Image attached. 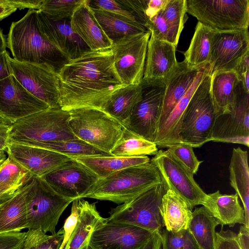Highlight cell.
Segmentation results:
<instances>
[{
  "instance_id": "cell-1",
  "label": "cell",
  "mask_w": 249,
  "mask_h": 249,
  "mask_svg": "<svg viewBox=\"0 0 249 249\" xmlns=\"http://www.w3.org/2000/svg\"><path fill=\"white\" fill-rule=\"evenodd\" d=\"M62 109L91 108L103 111L111 95L126 85L114 66L110 47L89 50L70 60L57 73Z\"/></svg>"
},
{
  "instance_id": "cell-2",
  "label": "cell",
  "mask_w": 249,
  "mask_h": 249,
  "mask_svg": "<svg viewBox=\"0 0 249 249\" xmlns=\"http://www.w3.org/2000/svg\"><path fill=\"white\" fill-rule=\"evenodd\" d=\"M6 44L16 61L46 64L57 73L69 61L42 35L36 10L29 9L22 18L11 23Z\"/></svg>"
},
{
  "instance_id": "cell-3",
  "label": "cell",
  "mask_w": 249,
  "mask_h": 249,
  "mask_svg": "<svg viewBox=\"0 0 249 249\" xmlns=\"http://www.w3.org/2000/svg\"><path fill=\"white\" fill-rule=\"evenodd\" d=\"M161 183L158 169L150 161L125 168L99 179L84 197L121 204L137 198Z\"/></svg>"
},
{
  "instance_id": "cell-4",
  "label": "cell",
  "mask_w": 249,
  "mask_h": 249,
  "mask_svg": "<svg viewBox=\"0 0 249 249\" xmlns=\"http://www.w3.org/2000/svg\"><path fill=\"white\" fill-rule=\"evenodd\" d=\"M70 119L69 112L61 108H49L30 115L11 125L10 143L32 146L76 139L69 126Z\"/></svg>"
},
{
  "instance_id": "cell-5",
  "label": "cell",
  "mask_w": 249,
  "mask_h": 249,
  "mask_svg": "<svg viewBox=\"0 0 249 249\" xmlns=\"http://www.w3.org/2000/svg\"><path fill=\"white\" fill-rule=\"evenodd\" d=\"M211 81L209 73L184 111L179 132L180 143L197 148L211 141L217 115L211 94Z\"/></svg>"
},
{
  "instance_id": "cell-6",
  "label": "cell",
  "mask_w": 249,
  "mask_h": 249,
  "mask_svg": "<svg viewBox=\"0 0 249 249\" xmlns=\"http://www.w3.org/2000/svg\"><path fill=\"white\" fill-rule=\"evenodd\" d=\"M22 191L27 211L26 229L56 233L59 218L73 200L58 195L38 177L33 176Z\"/></svg>"
},
{
  "instance_id": "cell-7",
  "label": "cell",
  "mask_w": 249,
  "mask_h": 249,
  "mask_svg": "<svg viewBox=\"0 0 249 249\" xmlns=\"http://www.w3.org/2000/svg\"><path fill=\"white\" fill-rule=\"evenodd\" d=\"M68 111L70 114L69 124L75 136L110 153L120 139L124 126L100 109L80 108Z\"/></svg>"
},
{
  "instance_id": "cell-8",
  "label": "cell",
  "mask_w": 249,
  "mask_h": 249,
  "mask_svg": "<svg viewBox=\"0 0 249 249\" xmlns=\"http://www.w3.org/2000/svg\"><path fill=\"white\" fill-rule=\"evenodd\" d=\"M187 12L215 31L248 29L249 0H186Z\"/></svg>"
},
{
  "instance_id": "cell-9",
  "label": "cell",
  "mask_w": 249,
  "mask_h": 249,
  "mask_svg": "<svg viewBox=\"0 0 249 249\" xmlns=\"http://www.w3.org/2000/svg\"><path fill=\"white\" fill-rule=\"evenodd\" d=\"M166 189L161 183L137 198L111 209L107 223L131 225L152 233L163 228L160 212L161 198Z\"/></svg>"
},
{
  "instance_id": "cell-10",
  "label": "cell",
  "mask_w": 249,
  "mask_h": 249,
  "mask_svg": "<svg viewBox=\"0 0 249 249\" xmlns=\"http://www.w3.org/2000/svg\"><path fill=\"white\" fill-rule=\"evenodd\" d=\"M158 169L166 190L178 195L192 210L205 202L207 194L200 187L193 175L167 150H158L150 160Z\"/></svg>"
},
{
  "instance_id": "cell-11",
  "label": "cell",
  "mask_w": 249,
  "mask_h": 249,
  "mask_svg": "<svg viewBox=\"0 0 249 249\" xmlns=\"http://www.w3.org/2000/svg\"><path fill=\"white\" fill-rule=\"evenodd\" d=\"M141 100L135 106L125 127L154 142L158 130L165 89L163 80H142Z\"/></svg>"
},
{
  "instance_id": "cell-12",
  "label": "cell",
  "mask_w": 249,
  "mask_h": 249,
  "mask_svg": "<svg viewBox=\"0 0 249 249\" xmlns=\"http://www.w3.org/2000/svg\"><path fill=\"white\" fill-rule=\"evenodd\" d=\"M150 35L147 31L127 36L113 42L110 47L116 71L124 85L140 84Z\"/></svg>"
},
{
  "instance_id": "cell-13",
  "label": "cell",
  "mask_w": 249,
  "mask_h": 249,
  "mask_svg": "<svg viewBox=\"0 0 249 249\" xmlns=\"http://www.w3.org/2000/svg\"><path fill=\"white\" fill-rule=\"evenodd\" d=\"M9 60L12 74L29 93L50 108H61L57 73L52 67Z\"/></svg>"
},
{
  "instance_id": "cell-14",
  "label": "cell",
  "mask_w": 249,
  "mask_h": 249,
  "mask_svg": "<svg viewBox=\"0 0 249 249\" xmlns=\"http://www.w3.org/2000/svg\"><path fill=\"white\" fill-rule=\"evenodd\" d=\"M42 178L57 194L73 200L84 198L99 179L89 169L73 158H70Z\"/></svg>"
},
{
  "instance_id": "cell-15",
  "label": "cell",
  "mask_w": 249,
  "mask_h": 249,
  "mask_svg": "<svg viewBox=\"0 0 249 249\" xmlns=\"http://www.w3.org/2000/svg\"><path fill=\"white\" fill-rule=\"evenodd\" d=\"M211 141L249 146V92L245 91L241 82L231 112L216 118Z\"/></svg>"
},
{
  "instance_id": "cell-16",
  "label": "cell",
  "mask_w": 249,
  "mask_h": 249,
  "mask_svg": "<svg viewBox=\"0 0 249 249\" xmlns=\"http://www.w3.org/2000/svg\"><path fill=\"white\" fill-rule=\"evenodd\" d=\"M248 53H249L248 29L213 31L209 63L211 76L217 71H235L242 59Z\"/></svg>"
},
{
  "instance_id": "cell-17",
  "label": "cell",
  "mask_w": 249,
  "mask_h": 249,
  "mask_svg": "<svg viewBox=\"0 0 249 249\" xmlns=\"http://www.w3.org/2000/svg\"><path fill=\"white\" fill-rule=\"evenodd\" d=\"M49 108L29 93L13 74L0 81V122L12 125L20 119Z\"/></svg>"
},
{
  "instance_id": "cell-18",
  "label": "cell",
  "mask_w": 249,
  "mask_h": 249,
  "mask_svg": "<svg viewBox=\"0 0 249 249\" xmlns=\"http://www.w3.org/2000/svg\"><path fill=\"white\" fill-rule=\"evenodd\" d=\"M153 233L131 225L105 221L91 233L88 243L91 249H140Z\"/></svg>"
},
{
  "instance_id": "cell-19",
  "label": "cell",
  "mask_w": 249,
  "mask_h": 249,
  "mask_svg": "<svg viewBox=\"0 0 249 249\" xmlns=\"http://www.w3.org/2000/svg\"><path fill=\"white\" fill-rule=\"evenodd\" d=\"M40 31L44 37L58 49L69 60L90 50L71 29L70 18L54 20L37 10Z\"/></svg>"
},
{
  "instance_id": "cell-20",
  "label": "cell",
  "mask_w": 249,
  "mask_h": 249,
  "mask_svg": "<svg viewBox=\"0 0 249 249\" xmlns=\"http://www.w3.org/2000/svg\"><path fill=\"white\" fill-rule=\"evenodd\" d=\"M6 153L33 176L40 178L71 158L50 150L15 143L9 144Z\"/></svg>"
},
{
  "instance_id": "cell-21",
  "label": "cell",
  "mask_w": 249,
  "mask_h": 249,
  "mask_svg": "<svg viewBox=\"0 0 249 249\" xmlns=\"http://www.w3.org/2000/svg\"><path fill=\"white\" fill-rule=\"evenodd\" d=\"M204 65L193 67L189 66L185 60L178 62L176 68L164 80L165 89L158 123L157 132L163 125L175 106L187 91Z\"/></svg>"
},
{
  "instance_id": "cell-22",
  "label": "cell",
  "mask_w": 249,
  "mask_h": 249,
  "mask_svg": "<svg viewBox=\"0 0 249 249\" xmlns=\"http://www.w3.org/2000/svg\"><path fill=\"white\" fill-rule=\"evenodd\" d=\"M177 46L150 36L142 80H164L177 67Z\"/></svg>"
},
{
  "instance_id": "cell-23",
  "label": "cell",
  "mask_w": 249,
  "mask_h": 249,
  "mask_svg": "<svg viewBox=\"0 0 249 249\" xmlns=\"http://www.w3.org/2000/svg\"><path fill=\"white\" fill-rule=\"evenodd\" d=\"M71 29L90 50L109 48L113 42L108 38L97 21L89 4V0L77 7L70 18Z\"/></svg>"
},
{
  "instance_id": "cell-24",
  "label": "cell",
  "mask_w": 249,
  "mask_h": 249,
  "mask_svg": "<svg viewBox=\"0 0 249 249\" xmlns=\"http://www.w3.org/2000/svg\"><path fill=\"white\" fill-rule=\"evenodd\" d=\"M210 73L209 64L203 65L185 95L175 106L162 127L157 132L154 142L158 147L179 143V132L182 116L190 100L204 77Z\"/></svg>"
},
{
  "instance_id": "cell-25",
  "label": "cell",
  "mask_w": 249,
  "mask_h": 249,
  "mask_svg": "<svg viewBox=\"0 0 249 249\" xmlns=\"http://www.w3.org/2000/svg\"><path fill=\"white\" fill-rule=\"evenodd\" d=\"M238 198L236 193L222 194L218 190L207 194L203 206L222 226L228 225L232 227L236 224L245 225L244 211Z\"/></svg>"
},
{
  "instance_id": "cell-26",
  "label": "cell",
  "mask_w": 249,
  "mask_h": 249,
  "mask_svg": "<svg viewBox=\"0 0 249 249\" xmlns=\"http://www.w3.org/2000/svg\"><path fill=\"white\" fill-rule=\"evenodd\" d=\"M160 212L163 227L167 231L177 232L188 228L192 210L172 190L167 189L163 195Z\"/></svg>"
},
{
  "instance_id": "cell-27",
  "label": "cell",
  "mask_w": 249,
  "mask_h": 249,
  "mask_svg": "<svg viewBox=\"0 0 249 249\" xmlns=\"http://www.w3.org/2000/svg\"><path fill=\"white\" fill-rule=\"evenodd\" d=\"M240 82L234 71H217L211 75V94L217 118L231 112Z\"/></svg>"
},
{
  "instance_id": "cell-28",
  "label": "cell",
  "mask_w": 249,
  "mask_h": 249,
  "mask_svg": "<svg viewBox=\"0 0 249 249\" xmlns=\"http://www.w3.org/2000/svg\"><path fill=\"white\" fill-rule=\"evenodd\" d=\"M230 182L243 205L245 226L249 228V168L248 151L234 148L229 165Z\"/></svg>"
},
{
  "instance_id": "cell-29",
  "label": "cell",
  "mask_w": 249,
  "mask_h": 249,
  "mask_svg": "<svg viewBox=\"0 0 249 249\" xmlns=\"http://www.w3.org/2000/svg\"><path fill=\"white\" fill-rule=\"evenodd\" d=\"M142 94L141 84L125 85L111 95L103 111L125 127Z\"/></svg>"
},
{
  "instance_id": "cell-30",
  "label": "cell",
  "mask_w": 249,
  "mask_h": 249,
  "mask_svg": "<svg viewBox=\"0 0 249 249\" xmlns=\"http://www.w3.org/2000/svg\"><path fill=\"white\" fill-rule=\"evenodd\" d=\"M79 215L78 222L64 249H81L88 242L91 233L105 221L97 211L95 203L78 199Z\"/></svg>"
},
{
  "instance_id": "cell-31",
  "label": "cell",
  "mask_w": 249,
  "mask_h": 249,
  "mask_svg": "<svg viewBox=\"0 0 249 249\" xmlns=\"http://www.w3.org/2000/svg\"><path fill=\"white\" fill-rule=\"evenodd\" d=\"M73 159L89 169L99 179L106 178L125 168L150 161V159L147 156L130 157L99 156Z\"/></svg>"
},
{
  "instance_id": "cell-32",
  "label": "cell",
  "mask_w": 249,
  "mask_h": 249,
  "mask_svg": "<svg viewBox=\"0 0 249 249\" xmlns=\"http://www.w3.org/2000/svg\"><path fill=\"white\" fill-rule=\"evenodd\" d=\"M33 175L10 156L0 165V204L19 191Z\"/></svg>"
},
{
  "instance_id": "cell-33",
  "label": "cell",
  "mask_w": 249,
  "mask_h": 249,
  "mask_svg": "<svg viewBox=\"0 0 249 249\" xmlns=\"http://www.w3.org/2000/svg\"><path fill=\"white\" fill-rule=\"evenodd\" d=\"M91 8L104 33L113 43L125 36L148 31L142 25L124 17L104 10Z\"/></svg>"
},
{
  "instance_id": "cell-34",
  "label": "cell",
  "mask_w": 249,
  "mask_h": 249,
  "mask_svg": "<svg viewBox=\"0 0 249 249\" xmlns=\"http://www.w3.org/2000/svg\"><path fill=\"white\" fill-rule=\"evenodd\" d=\"M27 215L22 189L0 204V233L21 231L27 228Z\"/></svg>"
},
{
  "instance_id": "cell-35",
  "label": "cell",
  "mask_w": 249,
  "mask_h": 249,
  "mask_svg": "<svg viewBox=\"0 0 249 249\" xmlns=\"http://www.w3.org/2000/svg\"><path fill=\"white\" fill-rule=\"evenodd\" d=\"M218 221L202 206L192 212L188 229L200 249H213Z\"/></svg>"
},
{
  "instance_id": "cell-36",
  "label": "cell",
  "mask_w": 249,
  "mask_h": 249,
  "mask_svg": "<svg viewBox=\"0 0 249 249\" xmlns=\"http://www.w3.org/2000/svg\"><path fill=\"white\" fill-rule=\"evenodd\" d=\"M213 30L198 22L188 49L184 53V60L193 67L209 64Z\"/></svg>"
},
{
  "instance_id": "cell-37",
  "label": "cell",
  "mask_w": 249,
  "mask_h": 249,
  "mask_svg": "<svg viewBox=\"0 0 249 249\" xmlns=\"http://www.w3.org/2000/svg\"><path fill=\"white\" fill-rule=\"evenodd\" d=\"M158 151L156 144L124 127L120 139L110 153L117 157L155 155Z\"/></svg>"
},
{
  "instance_id": "cell-38",
  "label": "cell",
  "mask_w": 249,
  "mask_h": 249,
  "mask_svg": "<svg viewBox=\"0 0 249 249\" xmlns=\"http://www.w3.org/2000/svg\"><path fill=\"white\" fill-rule=\"evenodd\" d=\"M32 146L50 150L71 158L113 156L78 139L66 141L40 143Z\"/></svg>"
},
{
  "instance_id": "cell-39",
  "label": "cell",
  "mask_w": 249,
  "mask_h": 249,
  "mask_svg": "<svg viewBox=\"0 0 249 249\" xmlns=\"http://www.w3.org/2000/svg\"><path fill=\"white\" fill-rule=\"evenodd\" d=\"M63 240L62 228L54 234L48 235L41 229H30L26 232L21 249H59Z\"/></svg>"
},
{
  "instance_id": "cell-40",
  "label": "cell",
  "mask_w": 249,
  "mask_h": 249,
  "mask_svg": "<svg viewBox=\"0 0 249 249\" xmlns=\"http://www.w3.org/2000/svg\"><path fill=\"white\" fill-rule=\"evenodd\" d=\"M84 0H43L39 10L54 20L70 18L75 9Z\"/></svg>"
},
{
  "instance_id": "cell-41",
  "label": "cell",
  "mask_w": 249,
  "mask_h": 249,
  "mask_svg": "<svg viewBox=\"0 0 249 249\" xmlns=\"http://www.w3.org/2000/svg\"><path fill=\"white\" fill-rule=\"evenodd\" d=\"M161 14L170 28L179 38L187 12L186 0H168Z\"/></svg>"
},
{
  "instance_id": "cell-42",
  "label": "cell",
  "mask_w": 249,
  "mask_h": 249,
  "mask_svg": "<svg viewBox=\"0 0 249 249\" xmlns=\"http://www.w3.org/2000/svg\"><path fill=\"white\" fill-rule=\"evenodd\" d=\"M160 234L161 249H200L188 228L177 232L163 228Z\"/></svg>"
},
{
  "instance_id": "cell-43",
  "label": "cell",
  "mask_w": 249,
  "mask_h": 249,
  "mask_svg": "<svg viewBox=\"0 0 249 249\" xmlns=\"http://www.w3.org/2000/svg\"><path fill=\"white\" fill-rule=\"evenodd\" d=\"M168 151L193 175L196 174L202 161L196 157L193 147L182 143L168 145Z\"/></svg>"
},
{
  "instance_id": "cell-44",
  "label": "cell",
  "mask_w": 249,
  "mask_h": 249,
  "mask_svg": "<svg viewBox=\"0 0 249 249\" xmlns=\"http://www.w3.org/2000/svg\"><path fill=\"white\" fill-rule=\"evenodd\" d=\"M150 36L155 39L168 42L177 46L179 38L164 18L161 11L149 19L146 25Z\"/></svg>"
},
{
  "instance_id": "cell-45",
  "label": "cell",
  "mask_w": 249,
  "mask_h": 249,
  "mask_svg": "<svg viewBox=\"0 0 249 249\" xmlns=\"http://www.w3.org/2000/svg\"><path fill=\"white\" fill-rule=\"evenodd\" d=\"M89 4L92 8L99 9L110 12L143 26L140 22L137 16L123 4L120 0H89Z\"/></svg>"
},
{
  "instance_id": "cell-46",
  "label": "cell",
  "mask_w": 249,
  "mask_h": 249,
  "mask_svg": "<svg viewBox=\"0 0 249 249\" xmlns=\"http://www.w3.org/2000/svg\"><path fill=\"white\" fill-rule=\"evenodd\" d=\"M78 200V199H76L72 201L71 214L65 220L64 226L62 228L63 240L59 249H64L77 225L79 215Z\"/></svg>"
},
{
  "instance_id": "cell-47",
  "label": "cell",
  "mask_w": 249,
  "mask_h": 249,
  "mask_svg": "<svg viewBox=\"0 0 249 249\" xmlns=\"http://www.w3.org/2000/svg\"><path fill=\"white\" fill-rule=\"evenodd\" d=\"M213 249H241L237 239V234L232 231L222 229L215 232Z\"/></svg>"
},
{
  "instance_id": "cell-48",
  "label": "cell",
  "mask_w": 249,
  "mask_h": 249,
  "mask_svg": "<svg viewBox=\"0 0 249 249\" xmlns=\"http://www.w3.org/2000/svg\"><path fill=\"white\" fill-rule=\"evenodd\" d=\"M26 232L0 233V249H21Z\"/></svg>"
},
{
  "instance_id": "cell-49",
  "label": "cell",
  "mask_w": 249,
  "mask_h": 249,
  "mask_svg": "<svg viewBox=\"0 0 249 249\" xmlns=\"http://www.w3.org/2000/svg\"><path fill=\"white\" fill-rule=\"evenodd\" d=\"M168 0H147L145 14L147 21L159 13Z\"/></svg>"
},
{
  "instance_id": "cell-50",
  "label": "cell",
  "mask_w": 249,
  "mask_h": 249,
  "mask_svg": "<svg viewBox=\"0 0 249 249\" xmlns=\"http://www.w3.org/2000/svg\"><path fill=\"white\" fill-rule=\"evenodd\" d=\"M6 1L17 9L38 10L41 7L43 0H6Z\"/></svg>"
},
{
  "instance_id": "cell-51",
  "label": "cell",
  "mask_w": 249,
  "mask_h": 249,
  "mask_svg": "<svg viewBox=\"0 0 249 249\" xmlns=\"http://www.w3.org/2000/svg\"><path fill=\"white\" fill-rule=\"evenodd\" d=\"M10 58L6 50L0 52V81L12 75Z\"/></svg>"
},
{
  "instance_id": "cell-52",
  "label": "cell",
  "mask_w": 249,
  "mask_h": 249,
  "mask_svg": "<svg viewBox=\"0 0 249 249\" xmlns=\"http://www.w3.org/2000/svg\"><path fill=\"white\" fill-rule=\"evenodd\" d=\"M11 125L0 122V151L6 152L10 144L9 135Z\"/></svg>"
},
{
  "instance_id": "cell-53",
  "label": "cell",
  "mask_w": 249,
  "mask_h": 249,
  "mask_svg": "<svg viewBox=\"0 0 249 249\" xmlns=\"http://www.w3.org/2000/svg\"><path fill=\"white\" fill-rule=\"evenodd\" d=\"M237 239L241 249H249V228L244 225L241 226Z\"/></svg>"
},
{
  "instance_id": "cell-54",
  "label": "cell",
  "mask_w": 249,
  "mask_h": 249,
  "mask_svg": "<svg viewBox=\"0 0 249 249\" xmlns=\"http://www.w3.org/2000/svg\"><path fill=\"white\" fill-rule=\"evenodd\" d=\"M140 249H161L160 232L153 233L147 242Z\"/></svg>"
},
{
  "instance_id": "cell-55",
  "label": "cell",
  "mask_w": 249,
  "mask_h": 249,
  "mask_svg": "<svg viewBox=\"0 0 249 249\" xmlns=\"http://www.w3.org/2000/svg\"><path fill=\"white\" fill-rule=\"evenodd\" d=\"M17 9L8 4L6 0H0V20L8 17L15 12Z\"/></svg>"
},
{
  "instance_id": "cell-56",
  "label": "cell",
  "mask_w": 249,
  "mask_h": 249,
  "mask_svg": "<svg viewBox=\"0 0 249 249\" xmlns=\"http://www.w3.org/2000/svg\"><path fill=\"white\" fill-rule=\"evenodd\" d=\"M249 53H248L243 57L235 71L238 76L239 80L245 73L249 71Z\"/></svg>"
},
{
  "instance_id": "cell-57",
  "label": "cell",
  "mask_w": 249,
  "mask_h": 249,
  "mask_svg": "<svg viewBox=\"0 0 249 249\" xmlns=\"http://www.w3.org/2000/svg\"><path fill=\"white\" fill-rule=\"evenodd\" d=\"M6 46L5 38L0 28V52L5 50Z\"/></svg>"
},
{
  "instance_id": "cell-58",
  "label": "cell",
  "mask_w": 249,
  "mask_h": 249,
  "mask_svg": "<svg viewBox=\"0 0 249 249\" xmlns=\"http://www.w3.org/2000/svg\"><path fill=\"white\" fill-rule=\"evenodd\" d=\"M7 154L5 152L0 151V165L7 158Z\"/></svg>"
},
{
  "instance_id": "cell-59",
  "label": "cell",
  "mask_w": 249,
  "mask_h": 249,
  "mask_svg": "<svg viewBox=\"0 0 249 249\" xmlns=\"http://www.w3.org/2000/svg\"><path fill=\"white\" fill-rule=\"evenodd\" d=\"M81 249H91L88 246V243H87L84 246H83Z\"/></svg>"
}]
</instances>
